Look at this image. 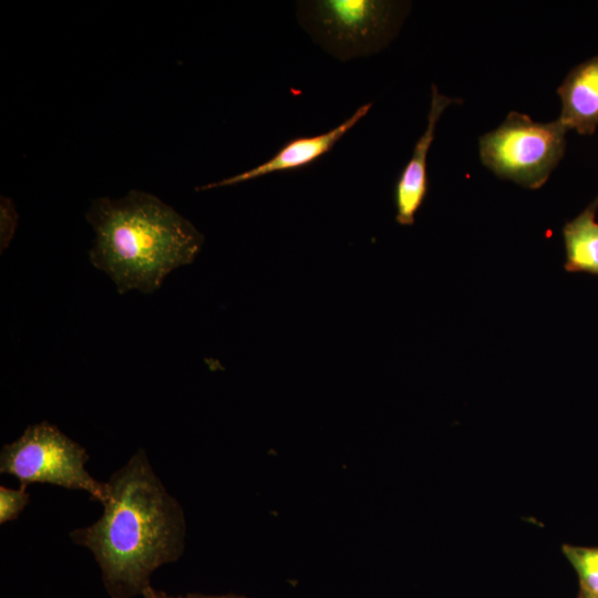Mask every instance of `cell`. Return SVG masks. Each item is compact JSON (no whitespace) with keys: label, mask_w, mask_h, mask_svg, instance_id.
<instances>
[{"label":"cell","mask_w":598,"mask_h":598,"mask_svg":"<svg viewBox=\"0 0 598 598\" xmlns=\"http://www.w3.org/2000/svg\"><path fill=\"white\" fill-rule=\"evenodd\" d=\"M27 486L18 489L0 486V524L16 519L29 503Z\"/></svg>","instance_id":"cell-11"},{"label":"cell","mask_w":598,"mask_h":598,"mask_svg":"<svg viewBox=\"0 0 598 598\" xmlns=\"http://www.w3.org/2000/svg\"><path fill=\"white\" fill-rule=\"evenodd\" d=\"M567 131L559 120L538 123L511 112L497 128L480 140L481 159L496 175L538 188L560 161Z\"/></svg>","instance_id":"cell-4"},{"label":"cell","mask_w":598,"mask_h":598,"mask_svg":"<svg viewBox=\"0 0 598 598\" xmlns=\"http://www.w3.org/2000/svg\"><path fill=\"white\" fill-rule=\"evenodd\" d=\"M85 217L95 234L90 260L120 293L157 290L169 272L193 262L204 241L173 207L141 190L95 198Z\"/></svg>","instance_id":"cell-2"},{"label":"cell","mask_w":598,"mask_h":598,"mask_svg":"<svg viewBox=\"0 0 598 598\" xmlns=\"http://www.w3.org/2000/svg\"><path fill=\"white\" fill-rule=\"evenodd\" d=\"M559 121L567 130L591 134L598 125V56L573 69L558 87Z\"/></svg>","instance_id":"cell-8"},{"label":"cell","mask_w":598,"mask_h":598,"mask_svg":"<svg viewBox=\"0 0 598 598\" xmlns=\"http://www.w3.org/2000/svg\"><path fill=\"white\" fill-rule=\"evenodd\" d=\"M371 103L358 107L351 116L333 128L313 136H299L285 143L268 161L237 175L197 187L206 190L231 186L269 174L293 171L312 164L333 146L370 111Z\"/></svg>","instance_id":"cell-6"},{"label":"cell","mask_w":598,"mask_h":598,"mask_svg":"<svg viewBox=\"0 0 598 598\" xmlns=\"http://www.w3.org/2000/svg\"><path fill=\"white\" fill-rule=\"evenodd\" d=\"M102 516L71 532V539L93 554L112 598H132L151 586L159 566L183 553L185 520L178 502L138 450L106 482Z\"/></svg>","instance_id":"cell-1"},{"label":"cell","mask_w":598,"mask_h":598,"mask_svg":"<svg viewBox=\"0 0 598 598\" xmlns=\"http://www.w3.org/2000/svg\"><path fill=\"white\" fill-rule=\"evenodd\" d=\"M183 598H245L237 595H219V596H205V595H197V594H190L183 596Z\"/></svg>","instance_id":"cell-14"},{"label":"cell","mask_w":598,"mask_h":598,"mask_svg":"<svg viewBox=\"0 0 598 598\" xmlns=\"http://www.w3.org/2000/svg\"><path fill=\"white\" fill-rule=\"evenodd\" d=\"M561 550L578 576L580 591L598 597V547L565 544Z\"/></svg>","instance_id":"cell-10"},{"label":"cell","mask_w":598,"mask_h":598,"mask_svg":"<svg viewBox=\"0 0 598 598\" xmlns=\"http://www.w3.org/2000/svg\"><path fill=\"white\" fill-rule=\"evenodd\" d=\"M564 239L566 269L598 274V223L592 208L565 226Z\"/></svg>","instance_id":"cell-9"},{"label":"cell","mask_w":598,"mask_h":598,"mask_svg":"<svg viewBox=\"0 0 598 598\" xmlns=\"http://www.w3.org/2000/svg\"><path fill=\"white\" fill-rule=\"evenodd\" d=\"M302 3L301 23L316 41L341 60L380 50L398 24L395 2L320 0Z\"/></svg>","instance_id":"cell-5"},{"label":"cell","mask_w":598,"mask_h":598,"mask_svg":"<svg viewBox=\"0 0 598 598\" xmlns=\"http://www.w3.org/2000/svg\"><path fill=\"white\" fill-rule=\"evenodd\" d=\"M142 596L143 598H183V596L174 597L163 591L155 590L152 586H150Z\"/></svg>","instance_id":"cell-13"},{"label":"cell","mask_w":598,"mask_h":598,"mask_svg":"<svg viewBox=\"0 0 598 598\" xmlns=\"http://www.w3.org/2000/svg\"><path fill=\"white\" fill-rule=\"evenodd\" d=\"M455 100L441 94L432 85L427 124L417 140L411 158L402 169L394 188L395 219L400 225L410 226L423 204L427 192L426 158L434 140L436 125L445 109Z\"/></svg>","instance_id":"cell-7"},{"label":"cell","mask_w":598,"mask_h":598,"mask_svg":"<svg viewBox=\"0 0 598 598\" xmlns=\"http://www.w3.org/2000/svg\"><path fill=\"white\" fill-rule=\"evenodd\" d=\"M579 598H598L596 596H592V595H589V594H586L584 591H580L579 592Z\"/></svg>","instance_id":"cell-15"},{"label":"cell","mask_w":598,"mask_h":598,"mask_svg":"<svg viewBox=\"0 0 598 598\" xmlns=\"http://www.w3.org/2000/svg\"><path fill=\"white\" fill-rule=\"evenodd\" d=\"M87 458L79 443L54 425L41 422L29 425L19 439L3 445L0 472L13 475L22 486L49 483L85 491L104 505L109 498L107 484L90 475L85 468Z\"/></svg>","instance_id":"cell-3"},{"label":"cell","mask_w":598,"mask_h":598,"mask_svg":"<svg viewBox=\"0 0 598 598\" xmlns=\"http://www.w3.org/2000/svg\"><path fill=\"white\" fill-rule=\"evenodd\" d=\"M18 215L13 203L1 197V250L6 248L14 234Z\"/></svg>","instance_id":"cell-12"}]
</instances>
